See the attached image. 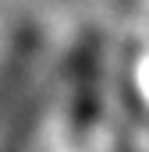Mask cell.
<instances>
[{
    "label": "cell",
    "instance_id": "obj_1",
    "mask_svg": "<svg viewBox=\"0 0 149 152\" xmlns=\"http://www.w3.org/2000/svg\"><path fill=\"white\" fill-rule=\"evenodd\" d=\"M36 50H39L36 25H21L18 36H14V42H11V57L4 64V75H0V106H7L14 92H21V81L29 75V67H32Z\"/></svg>",
    "mask_w": 149,
    "mask_h": 152
}]
</instances>
